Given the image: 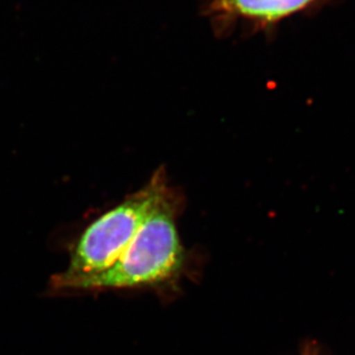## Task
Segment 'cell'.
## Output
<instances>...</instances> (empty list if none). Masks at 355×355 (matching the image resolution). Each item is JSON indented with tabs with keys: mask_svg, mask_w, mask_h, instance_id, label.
<instances>
[{
	"mask_svg": "<svg viewBox=\"0 0 355 355\" xmlns=\"http://www.w3.org/2000/svg\"><path fill=\"white\" fill-rule=\"evenodd\" d=\"M178 196L168 184L131 241L127 251L105 272L87 277L64 278L53 275V292H104L131 290L164 284L178 274L183 262V248L176 218Z\"/></svg>",
	"mask_w": 355,
	"mask_h": 355,
	"instance_id": "1",
	"label": "cell"
},
{
	"mask_svg": "<svg viewBox=\"0 0 355 355\" xmlns=\"http://www.w3.org/2000/svg\"><path fill=\"white\" fill-rule=\"evenodd\" d=\"M164 171L152 176L141 190L91 222L71 248L69 263L61 277H87L105 272L127 251L148 211L167 185Z\"/></svg>",
	"mask_w": 355,
	"mask_h": 355,
	"instance_id": "2",
	"label": "cell"
},
{
	"mask_svg": "<svg viewBox=\"0 0 355 355\" xmlns=\"http://www.w3.org/2000/svg\"><path fill=\"white\" fill-rule=\"evenodd\" d=\"M313 0H215L218 8L263 21H275L288 17L307 6Z\"/></svg>",
	"mask_w": 355,
	"mask_h": 355,
	"instance_id": "3",
	"label": "cell"
}]
</instances>
